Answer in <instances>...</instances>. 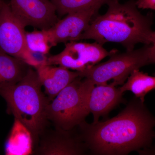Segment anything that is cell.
Instances as JSON below:
<instances>
[{
	"label": "cell",
	"instance_id": "7",
	"mask_svg": "<svg viewBox=\"0 0 155 155\" xmlns=\"http://www.w3.org/2000/svg\"><path fill=\"white\" fill-rule=\"evenodd\" d=\"M117 50L108 51L102 45L95 41L92 43L71 41L65 43L61 53L47 58L46 64L61 66L68 69L82 72L96 65Z\"/></svg>",
	"mask_w": 155,
	"mask_h": 155
},
{
	"label": "cell",
	"instance_id": "9",
	"mask_svg": "<svg viewBox=\"0 0 155 155\" xmlns=\"http://www.w3.org/2000/svg\"><path fill=\"white\" fill-rule=\"evenodd\" d=\"M98 7L69 13L64 19H59L51 28L48 29L52 46L61 43L76 41L88 28L94 18L98 14Z\"/></svg>",
	"mask_w": 155,
	"mask_h": 155
},
{
	"label": "cell",
	"instance_id": "21",
	"mask_svg": "<svg viewBox=\"0 0 155 155\" xmlns=\"http://www.w3.org/2000/svg\"></svg>",
	"mask_w": 155,
	"mask_h": 155
},
{
	"label": "cell",
	"instance_id": "11",
	"mask_svg": "<svg viewBox=\"0 0 155 155\" xmlns=\"http://www.w3.org/2000/svg\"><path fill=\"white\" fill-rule=\"evenodd\" d=\"M40 82L45 89V93L52 101L75 78L79 76L78 72H72L65 67L43 63L34 68Z\"/></svg>",
	"mask_w": 155,
	"mask_h": 155
},
{
	"label": "cell",
	"instance_id": "1",
	"mask_svg": "<svg viewBox=\"0 0 155 155\" xmlns=\"http://www.w3.org/2000/svg\"><path fill=\"white\" fill-rule=\"evenodd\" d=\"M78 126L80 139L95 154H127L148 147L155 137V118L139 98L112 119Z\"/></svg>",
	"mask_w": 155,
	"mask_h": 155
},
{
	"label": "cell",
	"instance_id": "15",
	"mask_svg": "<svg viewBox=\"0 0 155 155\" xmlns=\"http://www.w3.org/2000/svg\"><path fill=\"white\" fill-rule=\"evenodd\" d=\"M119 88L123 93L126 91L132 92L137 98L144 102L145 96L155 89V77L140 72L139 69L135 70Z\"/></svg>",
	"mask_w": 155,
	"mask_h": 155
},
{
	"label": "cell",
	"instance_id": "8",
	"mask_svg": "<svg viewBox=\"0 0 155 155\" xmlns=\"http://www.w3.org/2000/svg\"><path fill=\"white\" fill-rule=\"evenodd\" d=\"M9 5L14 16L25 27L48 30L59 20L51 0H10Z\"/></svg>",
	"mask_w": 155,
	"mask_h": 155
},
{
	"label": "cell",
	"instance_id": "5",
	"mask_svg": "<svg viewBox=\"0 0 155 155\" xmlns=\"http://www.w3.org/2000/svg\"><path fill=\"white\" fill-rule=\"evenodd\" d=\"M150 52V45L124 53L117 51L108 61L78 72L80 77L87 78L95 85L107 84L111 80L116 86L122 85L134 71L151 64Z\"/></svg>",
	"mask_w": 155,
	"mask_h": 155
},
{
	"label": "cell",
	"instance_id": "14",
	"mask_svg": "<svg viewBox=\"0 0 155 155\" xmlns=\"http://www.w3.org/2000/svg\"><path fill=\"white\" fill-rule=\"evenodd\" d=\"M34 141L27 127L15 119L14 126L6 145V153L8 155H28L33 153Z\"/></svg>",
	"mask_w": 155,
	"mask_h": 155
},
{
	"label": "cell",
	"instance_id": "18",
	"mask_svg": "<svg viewBox=\"0 0 155 155\" xmlns=\"http://www.w3.org/2000/svg\"><path fill=\"white\" fill-rule=\"evenodd\" d=\"M137 8L155 10V0H136Z\"/></svg>",
	"mask_w": 155,
	"mask_h": 155
},
{
	"label": "cell",
	"instance_id": "12",
	"mask_svg": "<svg viewBox=\"0 0 155 155\" xmlns=\"http://www.w3.org/2000/svg\"><path fill=\"white\" fill-rule=\"evenodd\" d=\"M113 82L94 87L90 94L88 110L94 116L93 122H98L100 117L105 116L117 106L122 100L123 93Z\"/></svg>",
	"mask_w": 155,
	"mask_h": 155
},
{
	"label": "cell",
	"instance_id": "10",
	"mask_svg": "<svg viewBox=\"0 0 155 155\" xmlns=\"http://www.w3.org/2000/svg\"><path fill=\"white\" fill-rule=\"evenodd\" d=\"M33 153L41 155H76L84 153L85 146L79 136L72 134V130L56 128L40 137Z\"/></svg>",
	"mask_w": 155,
	"mask_h": 155
},
{
	"label": "cell",
	"instance_id": "3",
	"mask_svg": "<svg viewBox=\"0 0 155 155\" xmlns=\"http://www.w3.org/2000/svg\"><path fill=\"white\" fill-rule=\"evenodd\" d=\"M36 70L29 67L16 84L0 91L9 110L30 130L35 146L48 124L47 108L51 101L41 90Z\"/></svg>",
	"mask_w": 155,
	"mask_h": 155
},
{
	"label": "cell",
	"instance_id": "16",
	"mask_svg": "<svg viewBox=\"0 0 155 155\" xmlns=\"http://www.w3.org/2000/svg\"><path fill=\"white\" fill-rule=\"evenodd\" d=\"M55 7L57 14L62 17L69 13L98 7L119 0H51Z\"/></svg>",
	"mask_w": 155,
	"mask_h": 155
},
{
	"label": "cell",
	"instance_id": "13",
	"mask_svg": "<svg viewBox=\"0 0 155 155\" xmlns=\"http://www.w3.org/2000/svg\"><path fill=\"white\" fill-rule=\"evenodd\" d=\"M30 67L22 60L0 50V91L20 81Z\"/></svg>",
	"mask_w": 155,
	"mask_h": 155
},
{
	"label": "cell",
	"instance_id": "6",
	"mask_svg": "<svg viewBox=\"0 0 155 155\" xmlns=\"http://www.w3.org/2000/svg\"><path fill=\"white\" fill-rule=\"evenodd\" d=\"M25 28L14 16L9 4L4 2L0 8V50L35 68L45 62L28 49Z\"/></svg>",
	"mask_w": 155,
	"mask_h": 155
},
{
	"label": "cell",
	"instance_id": "19",
	"mask_svg": "<svg viewBox=\"0 0 155 155\" xmlns=\"http://www.w3.org/2000/svg\"><path fill=\"white\" fill-rule=\"evenodd\" d=\"M150 58L151 64H155V31H154L151 37Z\"/></svg>",
	"mask_w": 155,
	"mask_h": 155
},
{
	"label": "cell",
	"instance_id": "4",
	"mask_svg": "<svg viewBox=\"0 0 155 155\" xmlns=\"http://www.w3.org/2000/svg\"><path fill=\"white\" fill-rule=\"evenodd\" d=\"M94 86L87 78H76L48 105V121L56 128L66 130H72L84 122L89 114V97Z\"/></svg>",
	"mask_w": 155,
	"mask_h": 155
},
{
	"label": "cell",
	"instance_id": "17",
	"mask_svg": "<svg viewBox=\"0 0 155 155\" xmlns=\"http://www.w3.org/2000/svg\"><path fill=\"white\" fill-rule=\"evenodd\" d=\"M26 44L28 49L34 54L45 56L52 47L47 30H35L25 32Z\"/></svg>",
	"mask_w": 155,
	"mask_h": 155
},
{
	"label": "cell",
	"instance_id": "2",
	"mask_svg": "<svg viewBox=\"0 0 155 155\" xmlns=\"http://www.w3.org/2000/svg\"><path fill=\"white\" fill-rule=\"evenodd\" d=\"M108 6L105 14L95 16L76 41L92 39L102 45L107 42L116 43L127 51L134 49L137 44L151 45L153 32L152 13L142 14L136 0L123 4L116 1Z\"/></svg>",
	"mask_w": 155,
	"mask_h": 155
},
{
	"label": "cell",
	"instance_id": "20",
	"mask_svg": "<svg viewBox=\"0 0 155 155\" xmlns=\"http://www.w3.org/2000/svg\"><path fill=\"white\" fill-rule=\"evenodd\" d=\"M3 3H4V2H3L2 0H0V8H1L2 5H3Z\"/></svg>",
	"mask_w": 155,
	"mask_h": 155
}]
</instances>
